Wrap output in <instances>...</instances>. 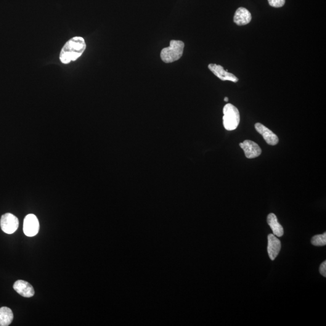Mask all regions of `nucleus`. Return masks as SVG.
Listing matches in <instances>:
<instances>
[{
  "label": "nucleus",
  "mask_w": 326,
  "mask_h": 326,
  "mask_svg": "<svg viewBox=\"0 0 326 326\" xmlns=\"http://www.w3.org/2000/svg\"><path fill=\"white\" fill-rule=\"evenodd\" d=\"M267 253L271 261H274L279 255L281 250V242L274 235L270 234L267 237Z\"/></svg>",
  "instance_id": "9"
},
{
  "label": "nucleus",
  "mask_w": 326,
  "mask_h": 326,
  "mask_svg": "<svg viewBox=\"0 0 326 326\" xmlns=\"http://www.w3.org/2000/svg\"><path fill=\"white\" fill-rule=\"evenodd\" d=\"M311 243L313 245L321 246L326 245V233L323 235H316L312 238Z\"/></svg>",
  "instance_id": "14"
},
{
  "label": "nucleus",
  "mask_w": 326,
  "mask_h": 326,
  "mask_svg": "<svg viewBox=\"0 0 326 326\" xmlns=\"http://www.w3.org/2000/svg\"><path fill=\"white\" fill-rule=\"evenodd\" d=\"M208 68L214 75L222 81H229L233 82H237L238 81L237 76L225 70L224 67L221 65L215 64V63H210L208 65Z\"/></svg>",
  "instance_id": "6"
},
{
  "label": "nucleus",
  "mask_w": 326,
  "mask_h": 326,
  "mask_svg": "<svg viewBox=\"0 0 326 326\" xmlns=\"http://www.w3.org/2000/svg\"><path fill=\"white\" fill-rule=\"evenodd\" d=\"M184 43L179 40H172L170 46L161 50L160 57L164 62L169 63L177 61L183 55Z\"/></svg>",
  "instance_id": "2"
},
{
  "label": "nucleus",
  "mask_w": 326,
  "mask_h": 326,
  "mask_svg": "<svg viewBox=\"0 0 326 326\" xmlns=\"http://www.w3.org/2000/svg\"><path fill=\"white\" fill-rule=\"evenodd\" d=\"M0 225L2 232L7 234H12L17 231L19 226V221L14 214L7 213L1 216Z\"/></svg>",
  "instance_id": "4"
},
{
  "label": "nucleus",
  "mask_w": 326,
  "mask_h": 326,
  "mask_svg": "<svg viewBox=\"0 0 326 326\" xmlns=\"http://www.w3.org/2000/svg\"><path fill=\"white\" fill-rule=\"evenodd\" d=\"M267 222L271 227L273 233L277 237H282L284 234V230L279 221H278L277 216L274 213H270L267 217Z\"/></svg>",
  "instance_id": "12"
},
{
  "label": "nucleus",
  "mask_w": 326,
  "mask_h": 326,
  "mask_svg": "<svg viewBox=\"0 0 326 326\" xmlns=\"http://www.w3.org/2000/svg\"><path fill=\"white\" fill-rule=\"evenodd\" d=\"M256 131L261 134L267 144L271 146L276 145L279 143V138L271 130L267 128L264 124L257 123L255 124Z\"/></svg>",
  "instance_id": "8"
},
{
  "label": "nucleus",
  "mask_w": 326,
  "mask_h": 326,
  "mask_svg": "<svg viewBox=\"0 0 326 326\" xmlns=\"http://www.w3.org/2000/svg\"><path fill=\"white\" fill-rule=\"evenodd\" d=\"M224 101H225V102H228V101H229V98H228V97H225Z\"/></svg>",
  "instance_id": "17"
},
{
  "label": "nucleus",
  "mask_w": 326,
  "mask_h": 326,
  "mask_svg": "<svg viewBox=\"0 0 326 326\" xmlns=\"http://www.w3.org/2000/svg\"><path fill=\"white\" fill-rule=\"evenodd\" d=\"M14 290L24 297L30 298L34 294L33 286L25 280H17L14 285Z\"/></svg>",
  "instance_id": "10"
},
{
  "label": "nucleus",
  "mask_w": 326,
  "mask_h": 326,
  "mask_svg": "<svg viewBox=\"0 0 326 326\" xmlns=\"http://www.w3.org/2000/svg\"><path fill=\"white\" fill-rule=\"evenodd\" d=\"M39 223L37 217L33 214H29L24 220L23 231L28 237H33L38 234Z\"/></svg>",
  "instance_id": "5"
},
{
  "label": "nucleus",
  "mask_w": 326,
  "mask_h": 326,
  "mask_svg": "<svg viewBox=\"0 0 326 326\" xmlns=\"http://www.w3.org/2000/svg\"><path fill=\"white\" fill-rule=\"evenodd\" d=\"M270 6L273 7H281L284 6L285 0H267Z\"/></svg>",
  "instance_id": "15"
},
{
  "label": "nucleus",
  "mask_w": 326,
  "mask_h": 326,
  "mask_svg": "<svg viewBox=\"0 0 326 326\" xmlns=\"http://www.w3.org/2000/svg\"><path fill=\"white\" fill-rule=\"evenodd\" d=\"M240 147L244 151L246 158L251 159L258 157L261 155L262 149L256 143L246 140L240 143Z\"/></svg>",
  "instance_id": "7"
},
{
  "label": "nucleus",
  "mask_w": 326,
  "mask_h": 326,
  "mask_svg": "<svg viewBox=\"0 0 326 326\" xmlns=\"http://www.w3.org/2000/svg\"><path fill=\"white\" fill-rule=\"evenodd\" d=\"M320 274L326 277V261L323 262L322 264H321L320 267Z\"/></svg>",
  "instance_id": "16"
},
{
  "label": "nucleus",
  "mask_w": 326,
  "mask_h": 326,
  "mask_svg": "<svg viewBox=\"0 0 326 326\" xmlns=\"http://www.w3.org/2000/svg\"><path fill=\"white\" fill-rule=\"evenodd\" d=\"M251 14L248 9L239 7L235 12L234 22L238 26H244L251 22Z\"/></svg>",
  "instance_id": "11"
},
{
  "label": "nucleus",
  "mask_w": 326,
  "mask_h": 326,
  "mask_svg": "<svg viewBox=\"0 0 326 326\" xmlns=\"http://www.w3.org/2000/svg\"><path fill=\"white\" fill-rule=\"evenodd\" d=\"M86 49V43L84 39L80 36L74 37L63 47L60 53V60L64 64L75 61L81 57Z\"/></svg>",
  "instance_id": "1"
},
{
  "label": "nucleus",
  "mask_w": 326,
  "mask_h": 326,
  "mask_svg": "<svg viewBox=\"0 0 326 326\" xmlns=\"http://www.w3.org/2000/svg\"><path fill=\"white\" fill-rule=\"evenodd\" d=\"M223 124L227 131L237 129L240 123V113L238 109L231 103L225 105L223 109Z\"/></svg>",
  "instance_id": "3"
},
{
  "label": "nucleus",
  "mask_w": 326,
  "mask_h": 326,
  "mask_svg": "<svg viewBox=\"0 0 326 326\" xmlns=\"http://www.w3.org/2000/svg\"><path fill=\"white\" fill-rule=\"evenodd\" d=\"M14 319L12 310L7 307L0 308V326H8L11 324Z\"/></svg>",
  "instance_id": "13"
}]
</instances>
